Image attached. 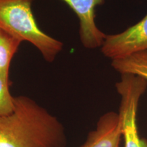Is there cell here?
I'll return each mask as SVG.
<instances>
[{
	"label": "cell",
	"instance_id": "obj_1",
	"mask_svg": "<svg viewBox=\"0 0 147 147\" xmlns=\"http://www.w3.org/2000/svg\"><path fill=\"white\" fill-rule=\"evenodd\" d=\"M63 125L30 97H14V109L0 116V147H65Z\"/></svg>",
	"mask_w": 147,
	"mask_h": 147
},
{
	"label": "cell",
	"instance_id": "obj_2",
	"mask_svg": "<svg viewBox=\"0 0 147 147\" xmlns=\"http://www.w3.org/2000/svg\"><path fill=\"white\" fill-rule=\"evenodd\" d=\"M33 1L0 0V29L21 42L32 44L51 63L62 51L63 44L40 29L32 11Z\"/></svg>",
	"mask_w": 147,
	"mask_h": 147
},
{
	"label": "cell",
	"instance_id": "obj_3",
	"mask_svg": "<svg viewBox=\"0 0 147 147\" xmlns=\"http://www.w3.org/2000/svg\"><path fill=\"white\" fill-rule=\"evenodd\" d=\"M121 101L119 115L125 147H147V140L140 137L136 115L139 100L147 88V80L142 77L125 74L116 84Z\"/></svg>",
	"mask_w": 147,
	"mask_h": 147
},
{
	"label": "cell",
	"instance_id": "obj_4",
	"mask_svg": "<svg viewBox=\"0 0 147 147\" xmlns=\"http://www.w3.org/2000/svg\"><path fill=\"white\" fill-rule=\"evenodd\" d=\"M144 51H147V14L123 32L106 35L101 47L102 54L112 61Z\"/></svg>",
	"mask_w": 147,
	"mask_h": 147
},
{
	"label": "cell",
	"instance_id": "obj_5",
	"mask_svg": "<svg viewBox=\"0 0 147 147\" xmlns=\"http://www.w3.org/2000/svg\"><path fill=\"white\" fill-rule=\"evenodd\" d=\"M76 14L79 20V36L86 49L101 48L106 35L95 23V9L104 0H62Z\"/></svg>",
	"mask_w": 147,
	"mask_h": 147
},
{
	"label": "cell",
	"instance_id": "obj_6",
	"mask_svg": "<svg viewBox=\"0 0 147 147\" xmlns=\"http://www.w3.org/2000/svg\"><path fill=\"white\" fill-rule=\"evenodd\" d=\"M121 136L119 113L109 112L100 117L95 129L90 132L80 147H119Z\"/></svg>",
	"mask_w": 147,
	"mask_h": 147
},
{
	"label": "cell",
	"instance_id": "obj_7",
	"mask_svg": "<svg viewBox=\"0 0 147 147\" xmlns=\"http://www.w3.org/2000/svg\"><path fill=\"white\" fill-rule=\"evenodd\" d=\"M111 65L121 74L135 75L147 80V51L134 53L126 57L113 60Z\"/></svg>",
	"mask_w": 147,
	"mask_h": 147
},
{
	"label": "cell",
	"instance_id": "obj_8",
	"mask_svg": "<svg viewBox=\"0 0 147 147\" xmlns=\"http://www.w3.org/2000/svg\"><path fill=\"white\" fill-rule=\"evenodd\" d=\"M21 41L0 29V76L10 81L11 61L17 51Z\"/></svg>",
	"mask_w": 147,
	"mask_h": 147
},
{
	"label": "cell",
	"instance_id": "obj_9",
	"mask_svg": "<svg viewBox=\"0 0 147 147\" xmlns=\"http://www.w3.org/2000/svg\"><path fill=\"white\" fill-rule=\"evenodd\" d=\"M10 82L0 76V116L10 115L14 109V97L10 91Z\"/></svg>",
	"mask_w": 147,
	"mask_h": 147
}]
</instances>
